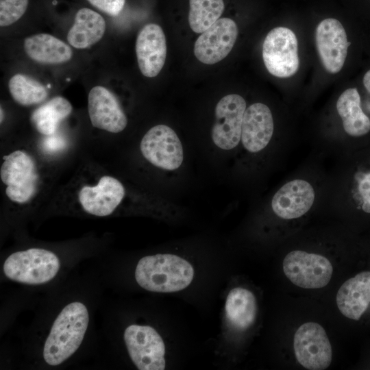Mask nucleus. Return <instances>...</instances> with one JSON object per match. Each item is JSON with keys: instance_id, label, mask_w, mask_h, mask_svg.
<instances>
[{"instance_id": "nucleus-16", "label": "nucleus", "mask_w": 370, "mask_h": 370, "mask_svg": "<svg viewBox=\"0 0 370 370\" xmlns=\"http://www.w3.org/2000/svg\"><path fill=\"white\" fill-rule=\"evenodd\" d=\"M314 200V191L311 184L303 180H294L277 191L272 199L271 207L279 217L293 219L306 214Z\"/></svg>"}, {"instance_id": "nucleus-11", "label": "nucleus", "mask_w": 370, "mask_h": 370, "mask_svg": "<svg viewBox=\"0 0 370 370\" xmlns=\"http://www.w3.org/2000/svg\"><path fill=\"white\" fill-rule=\"evenodd\" d=\"M238 29L231 18L218 19L201 33L194 46L195 57L202 63L214 64L224 59L232 49Z\"/></svg>"}, {"instance_id": "nucleus-23", "label": "nucleus", "mask_w": 370, "mask_h": 370, "mask_svg": "<svg viewBox=\"0 0 370 370\" xmlns=\"http://www.w3.org/2000/svg\"><path fill=\"white\" fill-rule=\"evenodd\" d=\"M73 110L71 103L64 97L56 96L34 110L30 121L40 134L54 135L61 121Z\"/></svg>"}, {"instance_id": "nucleus-1", "label": "nucleus", "mask_w": 370, "mask_h": 370, "mask_svg": "<svg viewBox=\"0 0 370 370\" xmlns=\"http://www.w3.org/2000/svg\"><path fill=\"white\" fill-rule=\"evenodd\" d=\"M90 324L88 305L79 299L68 301L59 310L43 338L40 358L49 367L69 361L85 341Z\"/></svg>"}, {"instance_id": "nucleus-22", "label": "nucleus", "mask_w": 370, "mask_h": 370, "mask_svg": "<svg viewBox=\"0 0 370 370\" xmlns=\"http://www.w3.org/2000/svg\"><path fill=\"white\" fill-rule=\"evenodd\" d=\"M225 312L229 323L235 328L243 330L250 327L257 314L255 295L248 289L236 287L228 293Z\"/></svg>"}, {"instance_id": "nucleus-4", "label": "nucleus", "mask_w": 370, "mask_h": 370, "mask_svg": "<svg viewBox=\"0 0 370 370\" xmlns=\"http://www.w3.org/2000/svg\"><path fill=\"white\" fill-rule=\"evenodd\" d=\"M0 177L6 185L7 197L14 203L25 204L37 192L39 175L36 165L26 151L16 150L3 156Z\"/></svg>"}, {"instance_id": "nucleus-21", "label": "nucleus", "mask_w": 370, "mask_h": 370, "mask_svg": "<svg viewBox=\"0 0 370 370\" xmlns=\"http://www.w3.org/2000/svg\"><path fill=\"white\" fill-rule=\"evenodd\" d=\"M336 110L349 135L360 136L370 131V119L362 110L360 97L356 88L343 92L337 100Z\"/></svg>"}, {"instance_id": "nucleus-24", "label": "nucleus", "mask_w": 370, "mask_h": 370, "mask_svg": "<svg viewBox=\"0 0 370 370\" xmlns=\"http://www.w3.org/2000/svg\"><path fill=\"white\" fill-rule=\"evenodd\" d=\"M13 99L22 106L40 103L48 97L47 88L36 79L21 73L13 75L8 83Z\"/></svg>"}, {"instance_id": "nucleus-19", "label": "nucleus", "mask_w": 370, "mask_h": 370, "mask_svg": "<svg viewBox=\"0 0 370 370\" xmlns=\"http://www.w3.org/2000/svg\"><path fill=\"white\" fill-rule=\"evenodd\" d=\"M106 24L101 15L89 8L79 9L67 34V41L74 48L87 49L103 37Z\"/></svg>"}, {"instance_id": "nucleus-5", "label": "nucleus", "mask_w": 370, "mask_h": 370, "mask_svg": "<svg viewBox=\"0 0 370 370\" xmlns=\"http://www.w3.org/2000/svg\"><path fill=\"white\" fill-rule=\"evenodd\" d=\"M123 340L128 355L139 370H164L165 345L153 327L131 324L124 330Z\"/></svg>"}, {"instance_id": "nucleus-9", "label": "nucleus", "mask_w": 370, "mask_h": 370, "mask_svg": "<svg viewBox=\"0 0 370 370\" xmlns=\"http://www.w3.org/2000/svg\"><path fill=\"white\" fill-rule=\"evenodd\" d=\"M293 345L297 361L306 369L323 370L330 365L332 346L325 330L319 323L301 325L295 334Z\"/></svg>"}, {"instance_id": "nucleus-13", "label": "nucleus", "mask_w": 370, "mask_h": 370, "mask_svg": "<svg viewBox=\"0 0 370 370\" xmlns=\"http://www.w3.org/2000/svg\"><path fill=\"white\" fill-rule=\"evenodd\" d=\"M125 194V188L119 180L104 175L95 186H83L79 191L78 200L86 213L103 217L114 212Z\"/></svg>"}, {"instance_id": "nucleus-17", "label": "nucleus", "mask_w": 370, "mask_h": 370, "mask_svg": "<svg viewBox=\"0 0 370 370\" xmlns=\"http://www.w3.org/2000/svg\"><path fill=\"white\" fill-rule=\"evenodd\" d=\"M273 119L269 108L262 103H255L245 111L241 141L250 152H258L269 144L273 133Z\"/></svg>"}, {"instance_id": "nucleus-15", "label": "nucleus", "mask_w": 370, "mask_h": 370, "mask_svg": "<svg viewBox=\"0 0 370 370\" xmlns=\"http://www.w3.org/2000/svg\"><path fill=\"white\" fill-rule=\"evenodd\" d=\"M139 69L147 77H153L162 70L166 57V42L162 27L155 23L145 25L136 41Z\"/></svg>"}, {"instance_id": "nucleus-26", "label": "nucleus", "mask_w": 370, "mask_h": 370, "mask_svg": "<svg viewBox=\"0 0 370 370\" xmlns=\"http://www.w3.org/2000/svg\"><path fill=\"white\" fill-rule=\"evenodd\" d=\"M29 0H0V25L5 27L16 22L25 14Z\"/></svg>"}, {"instance_id": "nucleus-28", "label": "nucleus", "mask_w": 370, "mask_h": 370, "mask_svg": "<svg viewBox=\"0 0 370 370\" xmlns=\"http://www.w3.org/2000/svg\"><path fill=\"white\" fill-rule=\"evenodd\" d=\"M358 190L362 199V210L370 213V172L363 173L358 182Z\"/></svg>"}, {"instance_id": "nucleus-20", "label": "nucleus", "mask_w": 370, "mask_h": 370, "mask_svg": "<svg viewBox=\"0 0 370 370\" xmlns=\"http://www.w3.org/2000/svg\"><path fill=\"white\" fill-rule=\"evenodd\" d=\"M24 50L29 58L41 64H62L69 61L73 56V51L67 44L48 34L26 38Z\"/></svg>"}, {"instance_id": "nucleus-2", "label": "nucleus", "mask_w": 370, "mask_h": 370, "mask_svg": "<svg viewBox=\"0 0 370 370\" xmlns=\"http://www.w3.org/2000/svg\"><path fill=\"white\" fill-rule=\"evenodd\" d=\"M194 269L186 260L169 254L140 258L134 278L143 289L156 293H172L186 288L192 282Z\"/></svg>"}, {"instance_id": "nucleus-29", "label": "nucleus", "mask_w": 370, "mask_h": 370, "mask_svg": "<svg viewBox=\"0 0 370 370\" xmlns=\"http://www.w3.org/2000/svg\"><path fill=\"white\" fill-rule=\"evenodd\" d=\"M362 82L365 88L370 93V69L365 74Z\"/></svg>"}, {"instance_id": "nucleus-8", "label": "nucleus", "mask_w": 370, "mask_h": 370, "mask_svg": "<svg viewBox=\"0 0 370 370\" xmlns=\"http://www.w3.org/2000/svg\"><path fill=\"white\" fill-rule=\"evenodd\" d=\"M140 149L149 162L164 170H175L183 162L182 143L175 131L166 125L149 129L140 141Z\"/></svg>"}, {"instance_id": "nucleus-14", "label": "nucleus", "mask_w": 370, "mask_h": 370, "mask_svg": "<svg viewBox=\"0 0 370 370\" xmlns=\"http://www.w3.org/2000/svg\"><path fill=\"white\" fill-rule=\"evenodd\" d=\"M88 110L90 122L96 128L119 133L127 125V116L117 98L103 86H96L90 90Z\"/></svg>"}, {"instance_id": "nucleus-3", "label": "nucleus", "mask_w": 370, "mask_h": 370, "mask_svg": "<svg viewBox=\"0 0 370 370\" xmlns=\"http://www.w3.org/2000/svg\"><path fill=\"white\" fill-rule=\"evenodd\" d=\"M62 269L60 257L54 251L41 247L16 251L8 256L2 264L5 278L30 286L51 282Z\"/></svg>"}, {"instance_id": "nucleus-6", "label": "nucleus", "mask_w": 370, "mask_h": 370, "mask_svg": "<svg viewBox=\"0 0 370 370\" xmlns=\"http://www.w3.org/2000/svg\"><path fill=\"white\" fill-rule=\"evenodd\" d=\"M262 59L267 71L275 77L286 78L295 75L299 66L295 33L284 27L271 29L263 42Z\"/></svg>"}, {"instance_id": "nucleus-7", "label": "nucleus", "mask_w": 370, "mask_h": 370, "mask_svg": "<svg viewBox=\"0 0 370 370\" xmlns=\"http://www.w3.org/2000/svg\"><path fill=\"white\" fill-rule=\"evenodd\" d=\"M283 271L293 284L313 289L324 287L329 283L333 267L325 256L296 250L285 256Z\"/></svg>"}, {"instance_id": "nucleus-10", "label": "nucleus", "mask_w": 370, "mask_h": 370, "mask_svg": "<svg viewBox=\"0 0 370 370\" xmlns=\"http://www.w3.org/2000/svg\"><path fill=\"white\" fill-rule=\"evenodd\" d=\"M245 110V99L236 94L227 95L217 103L212 128V139L217 147L230 150L238 145Z\"/></svg>"}, {"instance_id": "nucleus-25", "label": "nucleus", "mask_w": 370, "mask_h": 370, "mask_svg": "<svg viewBox=\"0 0 370 370\" xmlns=\"http://www.w3.org/2000/svg\"><path fill=\"white\" fill-rule=\"evenodd\" d=\"M188 23L195 33L211 27L224 10L223 0H189Z\"/></svg>"}, {"instance_id": "nucleus-27", "label": "nucleus", "mask_w": 370, "mask_h": 370, "mask_svg": "<svg viewBox=\"0 0 370 370\" xmlns=\"http://www.w3.org/2000/svg\"><path fill=\"white\" fill-rule=\"evenodd\" d=\"M98 10L110 15L116 16L123 10L125 0H87Z\"/></svg>"}, {"instance_id": "nucleus-12", "label": "nucleus", "mask_w": 370, "mask_h": 370, "mask_svg": "<svg viewBox=\"0 0 370 370\" xmlns=\"http://www.w3.org/2000/svg\"><path fill=\"white\" fill-rule=\"evenodd\" d=\"M350 44L343 25L337 19L325 18L317 25V49L328 72L334 74L342 69Z\"/></svg>"}, {"instance_id": "nucleus-18", "label": "nucleus", "mask_w": 370, "mask_h": 370, "mask_svg": "<svg viewBox=\"0 0 370 370\" xmlns=\"http://www.w3.org/2000/svg\"><path fill=\"white\" fill-rule=\"evenodd\" d=\"M340 312L346 317L358 321L370 304V271H362L345 281L336 295Z\"/></svg>"}]
</instances>
